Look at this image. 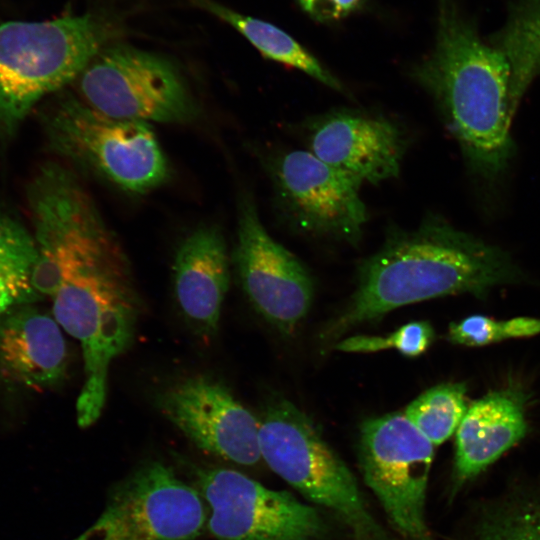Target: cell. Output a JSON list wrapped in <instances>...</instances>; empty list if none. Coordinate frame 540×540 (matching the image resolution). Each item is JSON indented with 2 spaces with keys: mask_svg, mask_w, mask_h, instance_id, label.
Here are the masks:
<instances>
[{
  "mask_svg": "<svg viewBox=\"0 0 540 540\" xmlns=\"http://www.w3.org/2000/svg\"><path fill=\"white\" fill-rule=\"evenodd\" d=\"M158 411L198 448L233 463L261 460L258 419L219 379L194 375L159 392Z\"/></svg>",
  "mask_w": 540,
  "mask_h": 540,
  "instance_id": "obj_13",
  "label": "cell"
},
{
  "mask_svg": "<svg viewBox=\"0 0 540 540\" xmlns=\"http://www.w3.org/2000/svg\"><path fill=\"white\" fill-rule=\"evenodd\" d=\"M313 19L322 22L340 20L354 12L362 0H297Z\"/></svg>",
  "mask_w": 540,
  "mask_h": 540,
  "instance_id": "obj_25",
  "label": "cell"
},
{
  "mask_svg": "<svg viewBox=\"0 0 540 540\" xmlns=\"http://www.w3.org/2000/svg\"><path fill=\"white\" fill-rule=\"evenodd\" d=\"M435 334L427 321H414L401 326L388 336L357 335L338 341L337 350L343 352H376L389 348L398 350L407 357L424 353L434 340Z\"/></svg>",
  "mask_w": 540,
  "mask_h": 540,
  "instance_id": "obj_24",
  "label": "cell"
},
{
  "mask_svg": "<svg viewBox=\"0 0 540 540\" xmlns=\"http://www.w3.org/2000/svg\"><path fill=\"white\" fill-rule=\"evenodd\" d=\"M524 407L525 396L516 388L492 391L468 407L456 430L454 491L525 436Z\"/></svg>",
  "mask_w": 540,
  "mask_h": 540,
  "instance_id": "obj_17",
  "label": "cell"
},
{
  "mask_svg": "<svg viewBox=\"0 0 540 540\" xmlns=\"http://www.w3.org/2000/svg\"><path fill=\"white\" fill-rule=\"evenodd\" d=\"M518 277L506 252L428 215L414 230H390L382 247L362 262L356 291L320 339L335 341L408 304L456 293L484 298L492 287Z\"/></svg>",
  "mask_w": 540,
  "mask_h": 540,
  "instance_id": "obj_2",
  "label": "cell"
},
{
  "mask_svg": "<svg viewBox=\"0 0 540 540\" xmlns=\"http://www.w3.org/2000/svg\"><path fill=\"white\" fill-rule=\"evenodd\" d=\"M304 138L308 151L359 187L397 177L408 147L406 132L393 119L349 108L309 119Z\"/></svg>",
  "mask_w": 540,
  "mask_h": 540,
  "instance_id": "obj_14",
  "label": "cell"
},
{
  "mask_svg": "<svg viewBox=\"0 0 540 540\" xmlns=\"http://www.w3.org/2000/svg\"><path fill=\"white\" fill-rule=\"evenodd\" d=\"M40 121L48 147L78 169L130 192L166 182L170 168L149 123L106 115L70 92H57Z\"/></svg>",
  "mask_w": 540,
  "mask_h": 540,
  "instance_id": "obj_5",
  "label": "cell"
},
{
  "mask_svg": "<svg viewBox=\"0 0 540 540\" xmlns=\"http://www.w3.org/2000/svg\"><path fill=\"white\" fill-rule=\"evenodd\" d=\"M488 40L508 61L517 103L540 74V0H514L504 25Z\"/></svg>",
  "mask_w": 540,
  "mask_h": 540,
  "instance_id": "obj_19",
  "label": "cell"
},
{
  "mask_svg": "<svg viewBox=\"0 0 540 540\" xmlns=\"http://www.w3.org/2000/svg\"><path fill=\"white\" fill-rule=\"evenodd\" d=\"M173 289L181 315L202 339L213 337L230 284V263L221 231L202 226L190 233L176 251Z\"/></svg>",
  "mask_w": 540,
  "mask_h": 540,
  "instance_id": "obj_16",
  "label": "cell"
},
{
  "mask_svg": "<svg viewBox=\"0 0 540 540\" xmlns=\"http://www.w3.org/2000/svg\"><path fill=\"white\" fill-rule=\"evenodd\" d=\"M202 500L170 467L149 462L115 486L99 518L74 540H192L207 524Z\"/></svg>",
  "mask_w": 540,
  "mask_h": 540,
  "instance_id": "obj_9",
  "label": "cell"
},
{
  "mask_svg": "<svg viewBox=\"0 0 540 540\" xmlns=\"http://www.w3.org/2000/svg\"><path fill=\"white\" fill-rule=\"evenodd\" d=\"M37 261L32 233L0 211V315L42 299L33 285Z\"/></svg>",
  "mask_w": 540,
  "mask_h": 540,
  "instance_id": "obj_20",
  "label": "cell"
},
{
  "mask_svg": "<svg viewBox=\"0 0 540 540\" xmlns=\"http://www.w3.org/2000/svg\"><path fill=\"white\" fill-rule=\"evenodd\" d=\"M540 333V319L517 317L496 321L484 315H471L449 325L448 339L465 346H483L508 338L530 337Z\"/></svg>",
  "mask_w": 540,
  "mask_h": 540,
  "instance_id": "obj_22",
  "label": "cell"
},
{
  "mask_svg": "<svg viewBox=\"0 0 540 540\" xmlns=\"http://www.w3.org/2000/svg\"><path fill=\"white\" fill-rule=\"evenodd\" d=\"M233 263L254 309L282 335H291L309 312L313 280L302 262L263 226L251 196L238 205Z\"/></svg>",
  "mask_w": 540,
  "mask_h": 540,
  "instance_id": "obj_12",
  "label": "cell"
},
{
  "mask_svg": "<svg viewBox=\"0 0 540 540\" xmlns=\"http://www.w3.org/2000/svg\"><path fill=\"white\" fill-rule=\"evenodd\" d=\"M258 427L261 459L275 474L337 515L356 540H387L353 474L302 411L283 398L273 399Z\"/></svg>",
  "mask_w": 540,
  "mask_h": 540,
  "instance_id": "obj_6",
  "label": "cell"
},
{
  "mask_svg": "<svg viewBox=\"0 0 540 540\" xmlns=\"http://www.w3.org/2000/svg\"><path fill=\"white\" fill-rule=\"evenodd\" d=\"M193 2L230 24L266 58L302 71L330 89L346 93L343 84L315 56L280 28L242 15L214 0Z\"/></svg>",
  "mask_w": 540,
  "mask_h": 540,
  "instance_id": "obj_18",
  "label": "cell"
},
{
  "mask_svg": "<svg viewBox=\"0 0 540 540\" xmlns=\"http://www.w3.org/2000/svg\"><path fill=\"white\" fill-rule=\"evenodd\" d=\"M37 290L53 299L54 319L81 346L84 382L77 423L93 425L106 402L112 362L131 345L140 302L129 262L101 215L80 214L39 240Z\"/></svg>",
  "mask_w": 540,
  "mask_h": 540,
  "instance_id": "obj_1",
  "label": "cell"
},
{
  "mask_svg": "<svg viewBox=\"0 0 540 540\" xmlns=\"http://www.w3.org/2000/svg\"><path fill=\"white\" fill-rule=\"evenodd\" d=\"M358 454L366 485L397 532L405 540H433L425 508L434 445L394 412L363 422Z\"/></svg>",
  "mask_w": 540,
  "mask_h": 540,
  "instance_id": "obj_8",
  "label": "cell"
},
{
  "mask_svg": "<svg viewBox=\"0 0 540 540\" xmlns=\"http://www.w3.org/2000/svg\"><path fill=\"white\" fill-rule=\"evenodd\" d=\"M81 98L111 117L145 123H188L198 106L178 67L129 45L105 46L79 77Z\"/></svg>",
  "mask_w": 540,
  "mask_h": 540,
  "instance_id": "obj_7",
  "label": "cell"
},
{
  "mask_svg": "<svg viewBox=\"0 0 540 540\" xmlns=\"http://www.w3.org/2000/svg\"><path fill=\"white\" fill-rule=\"evenodd\" d=\"M276 204L299 232L357 243L367 210L359 186L308 150H289L269 163Z\"/></svg>",
  "mask_w": 540,
  "mask_h": 540,
  "instance_id": "obj_11",
  "label": "cell"
},
{
  "mask_svg": "<svg viewBox=\"0 0 540 540\" xmlns=\"http://www.w3.org/2000/svg\"><path fill=\"white\" fill-rule=\"evenodd\" d=\"M195 477L218 540H318L324 533L320 513L286 491L226 468L195 469Z\"/></svg>",
  "mask_w": 540,
  "mask_h": 540,
  "instance_id": "obj_10",
  "label": "cell"
},
{
  "mask_svg": "<svg viewBox=\"0 0 540 540\" xmlns=\"http://www.w3.org/2000/svg\"><path fill=\"white\" fill-rule=\"evenodd\" d=\"M437 6L434 47L411 75L435 103L469 172L492 185L515 153L510 125L518 104L510 67L455 0H438Z\"/></svg>",
  "mask_w": 540,
  "mask_h": 540,
  "instance_id": "obj_3",
  "label": "cell"
},
{
  "mask_svg": "<svg viewBox=\"0 0 540 540\" xmlns=\"http://www.w3.org/2000/svg\"><path fill=\"white\" fill-rule=\"evenodd\" d=\"M474 540H540V502L521 500L486 516Z\"/></svg>",
  "mask_w": 540,
  "mask_h": 540,
  "instance_id": "obj_23",
  "label": "cell"
},
{
  "mask_svg": "<svg viewBox=\"0 0 540 540\" xmlns=\"http://www.w3.org/2000/svg\"><path fill=\"white\" fill-rule=\"evenodd\" d=\"M464 383L432 387L405 409L408 420L434 445L445 442L457 430L468 406Z\"/></svg>",
  "mask_w": 540,
  "mask_h": 540,
  "instance_id": "obj_21",
  "label": "cell"
},
{
  "mask_svg": "<svg viewBox=\"0 0 540 540\" xmlns=\"http://www.w3.org/2000/svg\"><path fill=\"white\" fill-rule=\"evenodd\" d=\"M68 350L60 325L31 304L0 315V379L11 388L43 391L66 378Z\"/></svg>",
  "mask_w": 540,
  "mask_h": 540,
  "instance_id": "obj_15",
  "label": "cell"
},
{
  "mask_svg": "<svg viewBox=\"0 0 540 540\" xmlns=\"http://www.w3.org/2000/svg\"><path fill=\"white\" fill-rule=\"evenodd\" d=\"M91 14L0 25V133L12 135L44 98L60 92L107 46Z\"/></svg>",
  "mask_w": 540,
  "mask_h": 540,
  "instance_id": "obj_4",
  "label": "cell"
}]
</instances>
